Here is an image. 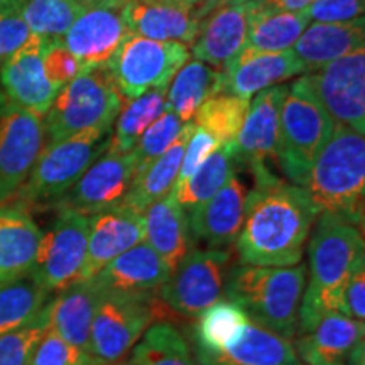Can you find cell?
<instances>
[{
	"label": "cell",
	"instance_id": "cell-1",
	"mask_svg": "<svg viewBox=\"0 0 365 365\" xmlns=\"http://www.w3.org/2000/svg\"><path fill=\"white\" fill-rule=\"evenodd\" d=\"M319 215L307 190L277 176L255 181L245 200L237 252L245 266L291 267L301 262Z\"/></svg>",
	"mask_w": 365,
	"mask_h": 365
},
{
	"label": "cell",
	"instance_id": "cell-2",
	"mask_svg": "<svg viewBox=\"0 0 365 365\" xmlns=\"http://www.w3.org/2000/svg\"><path fill=\"white\" fill-rule=\"evenodd\" d=\"M309 271L298 313L301 335L312 330L327 314H346L345 286L355 269L365 262L364 235L359 225L345 218L319 213L308 244Z\"/></svg>",
	"mask_w": 365,
	"mask_h": 365
},
{
	"label": "cell",
	"instance_id": "cell-3",
	"mask_svg": "<svg viewBox=\"0 0 365 365\" xmlns=\"http://www.w3.org/2000/svg\"><path fill=\"white\" fill-rule=\"evenodd\" d=\"M307 193L318 213H331L362 227L365 193V137L335 124L314 159Z\"/></svg>",
	"mask_w": 365,
	"mask_h": 365
},
{
	"label": "cell",
	"instance_id": "cell-4",
	"mask_svg": "<svg viewBox=\"0 0 365 365\" xmlns=\"http://www.w3.org/2000/svg\"><path fill=\"white\" fill-rule=\"evenodd\" d=\"M307 287V266L235 267L227 277L223 294L240 304L252 322L293 339L298 330L301 298Z\"/></svg>",
	"mask_w": 365,
	"mask_h": 365
},
{
	"label": "cell",
	"instance_id": "cell-5",
	"mask_svg": "<svg viewBox=\"0 0 365 365\" xmlns=\"http://www.w3.org/2000/svg\"><path fill=\"white\" fill-rule=\"evenodd\" d=\"M124 102L108 66L85 70L59 88L51 107L44 113L48 144L93 127H113Z\"/></svg>",
	"mask_w": 365,
	"mask_h": 365
},
{
	"label": "cell",
	"instance_id": "cell-6",
	"mask_svg": "<svg viewBox=\"0 0 365 365\" xmlns=\"http://www.w3.org/2000/svg\"><path fill=\"white\" fill-rule=\"evenodd\" d=\"M333 125V118L303 81L291 83L281 108L277 163L293 185L307 186L314 159L330 139Z\"/></svg>",
	"mask_w": 365,
	"mask_h": 365
},
{
	"label": "cell",
	"instance_id": "cell-7",
	"mask_svg": "<svg viewBox=\"0 0 365 365\" xmlns=\"http://www.w3.org/2000/svg\"><path fill=\"white\" fill-rule=\"evenodd\" d=\"M112 127H93L41 150L33 171L16 198L19 205L56 202L108 149Z\"/></svg>",
	"mask_w": 365,
	"mask_h": 365
},
{
	"label": "cell",
	"instance_id": "cell-8",
	"mask_svg": "<svg viewBox=\"0 0 365 365\" xmlns=\"http://www.w3.org/2000/svg\"><path fill=\"white\" fill-rule=\"evenodd\" d=\"M158 317L153 293H102L91 322V357L100 365H117Z\"/></svg>",
	"mask_w": 365,
	"mask_h": 365
},
{
	"label": "cell",
	"instance_id": "cell-9",
	"mask_svg": "<svg viewBox=\"0 0 365 365\" xmlns=\"http://www.w3.org/2000/svg\"><path fill=\"white\" fill-rule=\"evenodd\" d=\"M188 59V46L129 34L108 63V70L127 102L153 88L170 85Z\"/></svg>",
	"mask_w": 365,
	"mask_h": 365
},
{
	"label": "cell",
	"instance_id": "cell-10",
	"mask_svg": "<svg viewBox=\"0 0 365 365\" xmlns=\"http://www.w3.org/2000/svg\"><path fill=\"white\" fill-rule=\"evenodd\" d=\"M230 252L220 249H193L159 287V299L186 318L200 317L220 301L227 284Z\"/></svg>",
	"mask_w": 365,
	"mask_h": 365
},
{
	"label": "cell",
	"instance_id": "cell-11",
	"mask_svg": "<svg viewBox=\"0 0 365 365\" xmlns=\"http://www.w3.org/2000/svg\"><path fill=\"white\" fill-rule=\"evenodd\" d=\"M90 217L71 208L59 215L41 239L31 276L48 293H59L78 281L88 247Z\"/></svg>",
	"mask_w": 365,
	"mask_h": 365
},
{
	"label": "cell",
	"instance_id": "cell-12",
	"mask_svg": "<svg viewBox=\"0 0 365 365\" xmlns=\"http://www.w3.org/2000/svg\"><path fill=\"white\" fill-rule=\"evenodd\" d=\"M335 124L365 132V48L299 78Z\"/></svg>",
	"mask_w": 365,
	"mask_h": 365
},
{
	"label": "cell",
	"instance_id": "cell-13",
	"mask_svg": "<svg viewBox=\"0 0 365 365\" xmlns=\"http://www.w3.org/2000/svg\"><path fill=\"white\" fill-rule=\"evenodd\" d=\"M127 0H80V16L61 43L75 54L83 70L108 66L129 36L124 19Z\"/></svg>",
	"mask_w": 365,
	"mask_h": 365
},
{
	"label": "cell",
	"instance_id": "cell-14",
	"mask_svg": "<svg viewBox=\"0 0 365 365\" xmlns=\"http://www.w3.org/2000/svg\"><path fill=\"white\" fill-rule=\"evenodd\" d=\"M44 145L43 117L14 105L0 112V205L22 188Z\"/></svg>",
	"mask_w": 365,
	"mask_h": 365
},
{
	"label": "cell",
	"instance_id": "cell-15",
	"mask_svg": "<svg viewBox=\"0 0 365 365\" xmlns=\"http://www.w3.org/2000/svg\"><path fill=\"white\" fill-rule=\"evenodd\" d=\"M137 173L134 153H105L86 170L78 181L59 196V208H71L86 217L113 208L124 202Z\"/></svg>",
	"mask_w": 365,
	"mask_h": 365
},
{
	"label": "cell",
	"instance_id": "cell-16",
	"mask_svg": "<svg viewBox=\"0 0 365 365\" xmlns=\"http://www.w3.org/2000/svg\"><path fill=\"white\" fill-rule=\"evenodd\" d=\"M289 86H271L250 98L247 115L232 143L239 161L247 163L255 181L271 176L269 161H277L281 108Z\"/></svg>",
	"mask_w": 365,
	"mask_h": 365
},
{
	"label": "cell",
	"instance_id": "cell-17",
	"mask_svg": "<svg viewBox=\"0 0 365 365\" xmlns=\"http://www.w3.org/2000/svg\"><path fill=\"white\" fill-rule=\"evenodd\" d=\"M44 39L31 34L29 39L0 65V85L11 105L39 117H44L59 91L44 73Z\"/></svg>",
	"mask_w": 365,
	"mask_h": 365
},
{
	"label": "cell",
	"instance_id": "cell-18",
	"mask_svg": "<svg viewBox=\"0 0 365 365\" xmlns=\"http://www.w3.org/2000/svg\"><path fill=\"white\" fill-rule=\"evenodd\" d=\"M140 242H144L143 213L120 203L91 215L88 247L78 281L93 279L107 264Z\"/></svg>",
	"mask_w": 365,
	"mask_h": 365
},
{
	"label": "cell",
	"instance_id": "cell-19",
	"mask_svg": "<svg viewBox=\"0 0 365 365\" xmlns=\"http://www.w3.org/2000/svg\"><path fill=\"white\" fill-rule=\"evenodd\" d=\"M254 0L244 4H217L205 17L190 54L198 61L227 70L247 44Z\"/></svg>",
	"mask_w": 365,
	"mask_h": 365
},
{
	"label": "cell",
	"instance_id": "cell-20",
	"mask_svg": "<svg viewBox=\"0 0 365 365\" xmlns=\"http://www.w3.org/2000/svg\"><path fill=\"white\" fill-rule=\"evenodd\" d=\"M364 322L331 313L299 335L294 350L304 365H352L364 357Z\"/></svg>",
	"mask_w": 365,
	"mask_h": 365
},
{
	"label": "cell",
	"instance_id": "cell-21",
	"mask_svg": "<svg viewBox=\"0 0 365 365\" xmlns=\"http://www.w3.org/2000/svg\"><path fill=\"white\" fill-rule=\"evenodd\" d=\"M247 186L234 175L208 202L190 212V232L213 247L234 244L244 223Z\"/></svg>",
	"mask_w": 365,
	"mask_h": 365
},
{
	"label": "cell",
	"instance_id": "cell-22",
	"mask_svg": "<svg viewBox=\"0 0 365 365\" xmlns=\"http://www.w3.org/2000/svg\"><path fill=\"white\" fill-rule=\"evenodd\" d=\"M225 93L250 100L259 91L271 88L296 75H303V65L293 49L262 53L244 48L225 70Z\"/></svg>",
	"mask_w": 365,
	"mask_h": 365
},
{
	"label": "cell",
	"instance_id": "cell-23",
	"mask_svg": "<svg viewBox=\"0 0 365 365\" xmlns=\"http://www.w3.org/2000/svg\"><path fill=\"white\" fill-rule=\"evenodd\" d=\"M170 274L168 264L140 242L107 264L91 281L100 293H154Z\"/></svg>",
	"mask_w": 365,
	"mask_h": 365
},
{
	"label": "cell",
	"instance_id": "cell-24",
	"mask_svg": "<svg viewBox=\"0 0 365 365\" xmlns=\"http://www.w3.org/2000/svg\"><path fill=\"white\" fill-rule=\"evenodd\" d=\"M43 232L24 205H0V284L31 272Z\"/></svg>",
	"mask_w": 365,
	"mask_h": 365
},
{
	"label": "cell",
	"instance_id": "cell-25",
	"mask_svg": "<svg viewBox=\"0 0 365 365\" xmlns=\"http://www.w3.org/2000/svg\"><path fill=\"white\" fill-rule=\"evenodd\" d=\"M124 19L129 33L156 41L193 44L205 21L185 9L159 0H127Z\"/></svg>",
	"mask_w": 365,
	"mask_h": 365
},
{
	"label": "cell",
	"instance_id": "cell-26",
	"mask_svg": "<svg viewBox=\"0 0 365 365\" xmlns=\"http://www.w3.org/2000/svg\"><path fill=\"white\" fill-rule=\"evenodd\" d=\"M364 44V17L346 22H309L293 46V53L303 65V73H313Z\"/></svg>",
	"mask_w": 365,
	"mask_h": 365
},
{
	"label": "cell",
	"instance_id": "cell-27",
	"mask_svg": "<svg viewBox=\"0 0 365 365\" xmlns=\"http://www.w3.org/2000/svg\"><path fill=\"white\" fill-rule=\"evenodd\" d=\"M100 291L93 281H75L48 303L49 330L90 354V331Z\"/></svg>",
	"mask_w": 365,
	"mask_h": 365
},
{
	"label": "cell",
	"instance_id": "cell-28",
	"mask_svg": "<svg viewBox=\"0 0 365 365\" xmlns=\"http://www.w3.org/2000/svg\"><path fill=\"white\" fill-rule=\"evenodd\" d=\"M144 242L173 272L190 250V223L185 208L176 202L173 191L143 213Z\"/></svg>",
	"mask_w": 365,
	"mask_h": 365
},
{
	"label": "cell",
	"instance_id": "cell-29",
	"mask_svg": "<svg viewBox=\"0 0 365 365\" xmlns=\"http://www.w3.org/2000/svg\"><path fill=\"white\" fill-rule=\"evenodd\" d=\"M202 365H296L301 364L289 339L250 319L242 336L215 355H196Z\"/></svg>",
	"mask_w": 365,
	"mask_h": 365
},
{
	"label": "cell",
	"instance_id": "cell-30",
	"mask_svg": "<svg viewBox=\"0 0 365 365\" xmlns=\"http://www.w3.org/2000/svg\"><path fill=\"white\" fill-rule=\"evenodd\" d=\"M193 130V122H186L180 135L170 145V149L163 156L148 164L144 170L135 173L129 193H127L122 205L135 210L137 213H144V210L149 205L159 202L164 196L171 193L178 181V176H180L182 154H185V149L188 145Z\"/></svg>",
	"mask_w": 365,
	"mask_h": 365
},
{
	"label": "cell",
	"instance_id": "cell-31",
	"mask_svg": "<svg viewBox=\"0 0 365 365\" xmlns=\"http://www.w3.org/2000/svg\"><path fill=\"white\" fill-rule=\"evenodd\" d=\"M227 73L208 63L186 61L173 76L166 90V110L182 122H193L195 113L207 100L225 93Z\"/></svg>",
	"mask_w": 365,
	"mask_h": 365
},
{
	"label": "cell",
	"instance_id": "cell-32",
	"mask_svg": "<svg viewBox=\"0 0 365 365\" xmlns=\"http://www.w3.org/2000/svg\"><path fill=\"white\" fill-rule=\"evenodd\" d=\"M309 22L304 12L276 11L254 0L245 48L262 53L289 51Z\"/></svg>",
	"mask_w": 365,
	"mask_h": 365
},
{
	"label": "cell",
	"instance_id": "cell-33",
	"mask_svg": "<svg viewBox=\"0 0 365 365\" xmlns=\"http://www.w3.org/2000/svg\"><path fill=\"white\" fill-rule=\"evenodd\" d=\"M237 161L239 159L235 156L234 145H220V148L210 154V158L193 175L176 182L175 188H173V195H175L176 202L182 208L190 210V212L205 202H208L235 175Z\"/></svg>",
	"mask_w": 365,
	"mask_h": 365
},
{
	"label": "cell",
	"instance_id": "cell-34",
	"mask_svg": "<svg viewBox=\"0 0 365 365\" xmlns=\"http://www.w3.org/2000/svg\"><path fill=\"white\" fill-rule=\"evenodd\" d=\"M122 365H202L182 333L168 322L153 323Z\"/></svg>",
	"mask_w": 365,
	"mask_h": 365
},
{
	"label": "cell",
	"instance_id": "cell-35",
	"mask_svg": "<svg viewBox=\"0 0 365 365\" xmlns=\"http://www.w3.org/2000/svg\"><path fill=\"white\" fill-rule=\"evenodd\" d=\"M250 323L249 314L234 301H217L198 317L195 330L198 354L215 355L234 345Z\"/></svg>",
	"mask_w": 365,
	"mask_h": 365
},
{
	"label": "cell",
	"instance_id": "cell-36",
	"mask_svg": "<svg viewBox=\"0 0 365 365\" xmlns=\"http://www.w3.org/2000/svg\"><path fill=\"white\" fill-rule=\"evenodd\" d=\"M166 90L168 86H159L134 100H127L113 122L108 153L125 154L135 148L145 129L166 110Z\"/></svg>",
	"mask_w": 365,
	"mask_h": 365
},
{
	"label": "cell",
	"instance_id": "cell-37",
	"mask_svg": "<svg viewBox=\"0 0 365 365\" xmlns=\"http://www.w3.org/2000/svg\"><path fill=\"white\" fill-rule=\"evenodd\" d=\"M49 294L31 274L0 284V335L33 322L49 303Z\"/></svg>",
	"mask_w": 365,
	"mask_h": 365
},
{
	"label": "cell",
	"instance_id": "cell-38",
	"mask_svg": "<svg viewBox=\"0 0 365 365\" xmlns=\"http://www.w3.org/2000/svg\"><path fill=\"white\" fill-rule=\"evenodd\" d=\"M81 11L80 0H26L21 14L31 34L49 43L61 41Z\"/></svg>",
	"mask_w": 365,
	"mask_h": 365
},
{
	"label": "cell",
	"instance_id": "cell-39",
	"mask_svg": "<svg viewBox=\"0 0 365 365\" xmlns=\"http://www.w3.org/2000/svg\"><path fill=\"white\" fill-rule=\"evenodd\" d=\"M250 100L220 93L205 102L195 113L193 124L212 134L222 145L232 144L247 115Z\"/></svg>",
	"mask_w": 365,
	"mask_h": 365
},
{
	"label": "cell",
	"instance_id": "cell-40",
	"mask_svg": "<svg viewBox=\"0 0 365 365\" xmlns=\"http://www.w3.org/2000/svg\"><path fill=\"white\" fill-rule=\"evenodd\" d=\"M49 328L48 304L27 325L0 335V365H31L36 345Z\"/></svg>",
	"mask_w": 365,
	"mask_h": 365
},
{
	"label": "cell",
	"instance_id": "cell-41",
	"mask_svg": "<svg viewBox=\"0 0 365 365\" xmlns=\"http://www.w3.org/2000/svg\"><path fill=\"white\" fill-rule=\"evenodd\" d=\"M186 122H182L180 117L170 110H164L156 120L150 124L140 139L137 140L135 148L132 149L135 156L137 171L144 170L148 164H150L154 159L163 156L170 145L175 143L176 137L180 135Z\"/></svg>",
	"mask_w": 365,
	"mask_h": 365
},
{
	"label": "cell",
	"instance_id": "cell-42",
	"mask_svg": "<svg viewBox=\"0 0 365 365\" xmlns=\"http://www.w3.org/2000/svg\"><path fill=\"white\" fill-rule=\"evenodd\" d=\"M31 365H100L91 354L68 344L53 330H46L36 345Z\"/></svg>",
	"mask_w": 365,
	"mask_h": 365
},
{
	"label": "cell",
	"instance_id": "cell-43",
	"mask_svg": "<svg viewBox=\"0 0 365 365\" xmlns=\"http://www.w3.org/2000/svg\"><path fill=\"white\" fill-rule=\"evenodd\" d=\"M43 65L46 76L56 88H61V86L70 83L80 73L85 71L75 54L68 51V48L61 41H49V43H46Z\"/></svg>",
	"mask_w": 365,
	"mask_h": 365
},
{
	"label": "cell",
	"instance_id": "cell-44",
	"mask_svg": "<svg viewBox=\"0 0 365 365\" xmlns=\"http://www.w3.org/2000/svg\"><path fill=\"white\" fill-rule=\"evenodd\" d=\"M22 6L0 4V65L29 39L31 31L21 14Z\"/></svg>",
	"mask_w": 365,
	"mask_h": 365
},
{
	"label": "cell",
	"instance_id": "cell-45",
	"mask_svg": "<svg viewBox=\"0 0 365 365\" xmlns=\"http://www.w3.org/2000/svg\"><path fill=\"white\" fill-rule=\"evenodd\" d=\"M365 0H317L304 9L313 22H346L364 17Z\"/></svg>",
	"mask_w": 365,
	"mask_h": 365
},
{
	"label": "cell",
	"instance_id": "cell-46",
	"mask_svg": "<svg viewBox=\"0 0 365 365\" xmlns=\"http://www.w3.org/2000/svg\"><path fill=\"white\" fill-rule=\"evenodd\" d=\"M220 145L222 144L218 143L212 134H208L207 130L202 129V127L195 125L193 134H191L188 145H186L185 149V154H182L178 181L186 180V178L193 175V173L210 158V154H212L213 150H217Z\"/></svg>",
	"mask_w": 365,
	"mask_h": 365
},
{
	"label": "cell",
	"instance_id": "cell-47",
	"mask_svg": "<svg viewBox=\"0 0 365 365\" xmlns=\"http://www.w3.org/2000/svg\"><path fill=\"white\" fill-rule=\"evenodd\" d=\"M345 308L350 318L364 322L365 318V262L355 269L345 286Z\"/></svg>",
	"mask_w": 365,
	"mask_h": 365
},
{
	"label": "cell",
	"instance_id": "cell-48",
	"mask_svg": "<svg viewBox=\"0 0 365 365\" xmlns=\"http://www.w3.org/2000/svg\"><path fill=\"white\" fill-rule=\"evenodd\" d=\"M159 2L170 4V6L185 9V11L193 12L200 17H207L210 12L215 9L218 0H159Z\"/></svg>",
	"mask_w": 365,
	"mask_h": 365
},
{
	"label": "cell",
	"instance_id": "cell-49",
	"mask_svg": "<svg viewBox=\"0 0 365 365\" xmlns=\"http://www.w3.org/2000/svg\"><path fill=\"white\" fill-rule=\"evenodd\" d=\"M264 6L276 11L286 12H303L308 6H312L317 0H261Z\"/></svg>",
	"mask_w": 365,
	"mask_h": 365
},
{
	"label": "cell",
	"instance_id": "cell-50",
	"mask_svg": "<svg viewBox=\"0 0 365 365\" xmlns=\"http://www.w3.org/2000/svg\"><path fill=\"white\" fill-rule=\"evenodd\" d=\"M26 0H0V4H16V6H24Z\"/></svg>",
	"mask_w": 365,
	"mask_h": 365
},
{
	"label": "cell",
	"instance_id": "cell-51",
	"mask_svg": "<svg viewBox=\"0 0 365 365\" xmlns=\"http://www.w3.org/2000/svg\"><path fill=\"white\" fill-rule=\"evenodd\" d=\"M250 2V0H218V4H244Z\"/></svg>",
	"mask_w": 365,
	"mask_h": 365
},
{
	"label": "cell",
	"instance_id": "cell-52",
	"mask_svg": "<svg viewBox=\"0 0 365 365\" xmlns=\"http://www.w3.org/2000/svg\"><path fill=\"white\" fill-rule=\"evenodd\" d=\"M352 365H364V357H362V359H359L357 362H354Z\"/></svg>",
	"mask_w": 365,
	"mask_h": 365
},
{
	"label": "cell",
	"instance_id": "cell-53",
	"mask_svg": "<svg viewBox=\"0 0 365 365\" xmlns=\"http://www.w3.org/2000/svg\"><path fill=\"white\" fill-rule=\"evenodd\" d=\"M296 365H303V364H296Z\"/></svg>",
	"mask_w": 365,
	"mask_h": 365
}]
</instances>
